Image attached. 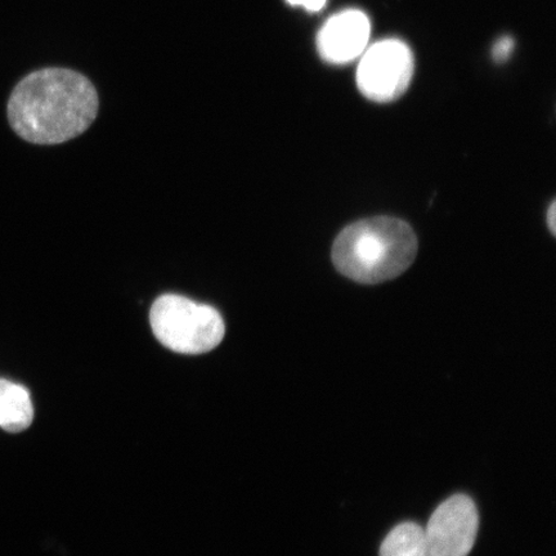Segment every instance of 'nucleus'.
<instances>
[{"label": "nucleus", "mask_w": 556, "mask_h": 556, "mask_svg": "<svg viewBox=\"0 0 556 556\" xmlns=\"http://www.w3.org/2000/svg\"><path fill=\"white\" fill-rule=\"evenodd\" d=\"M370 33V20L364 12L348 10L338 13L318 33L319 55L337 65L356 60L365 52Z\"/></svg>", "instance_id": "obj_6"}, {"label": "nucleus", "mask_w": 556, "mask_h": 556, "mask_svg": "<svg viewBox=\"0 0 556 556\" xmlns=\"http://www.w3.org/2000/svg\"><path fill=\"white\" fill-rule=\"evenodd\" d=\"M152 332L164 346L180 354H204L225 338L226 325L212 305L177 294L159 296L150 311Z\"/></svg>", "instance_id": "obj_3"}, {"label": "nucleus", "mask_w": 556, "mask_h": 556, "mask_svg": "<svg viewBox=\"0 0 556 556\" xmlns=\"http://www.w3.org/2000/svg\"><path fill=\"white\" fill-rule=\"evenodd\" d=\"M556 204H555V201L554 203L551 205V207H548V212H547V225H548V228H551V231L553 235L556 233Z\"/></svg>", "instance_id": "obj_11"}, {"label": "nucleus", "mask_w": 556, "mask_h": 556, "mask_svg": "<svg viewBox=\"0 0 556 556\" xmlns=\"http://www.w3.org/2000/svg\"><path fill=\"white\" fill-rule=\"evenodd\" d=\"M0 420H2V397H0Z\"/></svg>", "instance_id": "obj_12"}, {"label": "nucleus", "mask_w": 556, "mask_h": 556, "mask_svg": "<svg viewBox=\"0 0 556 556\" xmlns=\"http://www.w3.org/2000/svg\"><path fill=\"white\" fill-rule=\"evenodd\" d=\"M514 50V40L509 37H504L497 40L495 47H493V59L497 62H503L509 58Z\"/></svg>", "instance_id": "obj_9"}, {"label": "nucleus", "mask_w": 556, "mask_h": 556, "mask_svg": "<svg viewBox=\"0 0 556 556\" xmlns=\"http://www.w3.org/2000/svg\"><path fill=\"white\" fill-rule=\"evenodd\" d=\"M479 516L468 496H452L437 507L424 528L429 556H468L476 544Z\"/></svg>", "instance_id": "obj_5"}, {"label": "nucleus", "mask_w": 556, "mask_h": 556, "mask_svg": "<svg viewBox=\"0 0 556 556\" xmlns=\"http://www.w3.org/2000/svg\"><path fill=\"white\" fill-rule=\"evenodd\" d=\"M2 420L0 428L9 433L24 432L34 420V407L29 391L10 380L0 379Z\"/></svg>", "instance_id": "obj_7"}, {"label": "nucleus", "mask_w": 556, "mask_h": 556, "mask_svg": "<svg viewBox=\"0 0 556 556\" xmlns=\"http://www.w3.org/2000/svg\"><path fill=\"white\" fill-rule=\"evenodd\" d=\"M380 556H429L424 528L413 521L395 527L382 541Z\"/></svg>", "instance_id": "obj_8"}, {"label": "nucleus", "mask_w": 556, "mask_h": 556, "mask_svg": "<svg viewBox=\"0 0 556 556\" xmlns=\"http://www.w3.org/2000/svg\"><path fill=\"white\" fill-rule=\"evenodd\" d=\"M99 93L87 76L73 70H38L13 89L7 114L25 141L59 144L78 137L99 114Z\"/></svg>", "instance_id": "obj_1"}, {"label": "nucleus", "mask_w": 556, "mask_h": 556, "mask_svg": "<svg viewBox=\"0 0 556 556\" xmlns=\"http://www.w3.org/2000/svg\"><path fill=\"white\" fill-rule=\"evenodd\" d=\"M291 5H302L311 12L321 11L326 4V0H288Z\"/></svg>", "instance_id": "obj_10"}, {"label": "nucleus", "mask_w": 556, "mask_h": 556, "mask_svg": "<svg viewBox=\"0 0 556 556\" xmlns=\"http://www.w3.org/2000/svg\"><path fill=\"white\" fill-rule=\"evenodd\" d=\"M416 253V235L406 222L377 217L348 226L333 243L332 262L340 274L370 285L405 273Z\"/></svg>", "instance_id": "obj_2"}, {"label": "nucleus", "mask_w": 556, "mask_h": 556, "mask_svg": "<svg viewBox=\"0 0 556 556\" xmlns=\"http://www.w3.org/2000/svg\"><path fill=\"white\" fill-rule=\"evenodd\" d=\"M414 75V55L397 39L378 41L363 55L357 68V86L366 99L392 102L406 92Z\"/></svg>", "instance_id": "obj_4"}]
</instances>
